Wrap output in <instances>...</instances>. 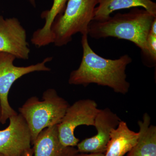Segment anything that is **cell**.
<instances>
[{"label": "cell", "mask_w": 156, "mask_h": 156, "mask_svg": "<svg viewBox=\"0 0 156 156\" xmlns=\"http://www.w3.org/2000/svg\"><path fill=\"white\" fill-rule=\"evenodd\" d=\"M29 2L30 3L31 5L33 7H36V0H28Z\"/></svg>", "instance_id": "ac0fdd59"}, {"label": "cell", "mask_w": 156, "mask_h": 156, "mask_svg": "<svg viewBox=\"0 0 156 156\" xmlns=\"http://www.w3.org/2000/svg\"><path fill=\"white\" fill-rule=\"evenodd\" d=\"M76 156H105L103 153H90L89 154L78 153Z\"/></svg>", "instance_id": "2e32d148"}, {"label": "cell", "mask_w": 156, "mask_h": 156, "mask_svg": "<svg viewBox=\"0 0 156 156\" xmlns=\"http://www.w3.org/2000/svg\"><path fill=\"white\" fill-rule=\"evenodd\" d=\"M155 18L145 9L134 8L128 13H118L104 20H92L88 35L96 39L113 37L132 42L141 50L144 57L151 62L147 40Z\"/></svg>", "instance_id": "7a4b0ae2"}, {"label": "cell", "mask_w": 156, "mask_h": 156, "mask_svg": "<svg viewBox=\"0 0 156 156\" xmlns=\"http://www.w3.org/2000/svg\"><path fill=\"white\" fill-rule=\"evenodd\" d=\"M139 135V132L130 130L126 122L120 121L117 128L111 131L105 156L125 155L136 145Z\"/></svg>", "instance_id": "8fae6325"}, {"label": "cell", "mask_w": 156, "mask_h": 156, "mask_svg": "<svg viewBox=\"0 0 156 156\" xmlns=\"http://www.w3.org/2000/svg\"><path fill=\"white\" fill-rule=\"evenodd\" d=\"M23 156H33V151L32 148L27 151L23 154Z\"/></svg>", "instance_id": "e0dca14e"}, {"label": "cell", "mask_w": 156, "mask_h": 156, "mask_svg": "<svg viewBox=\"0 0 156 156\" xmlns=\"http://www.w3.org/2000/svg\"><path fill=\"white\" fill-rule=\"evenodd\" d=\"M121 121L116 114L109 108L100 109L94 123L97 134L79 142L76 146L78 152L83 153H105L110 139L111 131L117 128Z\"/></svg>", "instance_id": "9c48e42d"}, {"label": "cell", "mask_w": 156, "mask_h": 156, "mask_svg": "<svg viewBox=\"0 0 156 156\" xmlns=\"http://www.w3.org/2000/svg\"><path fill=\"white\" fill-rule=\"evenodd\" d=\"M93 20L100 21L110 17L115 11L141 7L156 17V4L151 0H98Z\"/></svg>", "instance_id": "7c38bea8"}, {"label": "cell", "mask_w": 156, "mask_h": 156, "mask_svg": "<svg viewBox=\"0 0 156 156\" xmlns=\"http://www.w3.org/2000/svg\"><path fill=\"white\" fill-rule=\"evenodd\" d=\"M147 46L152 64L154 65L156 61V35L149 34Z\"/></svg>", "instance_id": "9a60e30c"}, {"label": "cell", "mask_w": 156, "mask_h": 156, "mask_svg": "<svg viewBox=\"0 0 156 156\" xmlns=\"http://www.w3.org/2000/svg\"><path fill=\"white\" fill-rule=\"evenodd\" d=\"M100 109L91 99H82L69 105L58 127V136L65 147H75L80 142L76 137V128L80 126H94L95 118Z\"/></svg>", "instance_id": "8992f818"}, {"label": "cell", "mask_w": 156, "mask_h": 156, "mask_svg": "<svg viewBox=\"0 0 156 156\" xmlns=\"http://www.w3.org/2000/svg\"><path fill=\"white\" fill-rule=\"evenodd\" d=\"M0 53H9L23 60L29 58L26 31L16 17L5 19L0 15Z\"/></svg>", "instance_id": "ba28073f"}, {"label": "cell", "mask_w": 156, "mask_h": 156, "mask_svg": "<svg viewBox=\"0 0 156 156\" xmlns=\"http://www.w3.org/2000/svg\"><path fill=\"white\" fill-rule=\"evenodd\" d=\"M69 105L55 89H49L43 93L42 100L32 96L19 108L30 130L32 145L43 130L60 123Z\"/></svg>", "instance_id": "3957f363"}, {"label": "cell", "mask_w": 156, "mask_h": 156, "mask_svg": "<svg viewBox=\"0 0 156 156\" xmlns=\"http://www.w3.org/2000/svg\"><path fill=\"white\" fill-rule=\"evenodd\" d=\"M149 115L145 113L138 121L139 137L127 156H156V127L151 125Z\"/></svg>", "instance_id": "4fadbf2b"}, {"label": "cell", "mask_w": 156, "mask_h": 156, "mask_svg": "<svg viewBox=\"0 0 156 156\" xmlns=\"http://www.w3.org/2000/svg\"><path fill=\"white\" fill-rule=\"evenodd\" d=\"M2 109L1 106V102H0V122H1V117H2Z\"/></svg>", "instance_id": "d6986e66"}, {"label": "cell", "mask_w": 156, "mask_h": 156, "mask_svg": "<svg viewBox=\"0 0 156 156\" xmlns=\"http://www.w3.org/2000/svg\"><path fill=\"white\" fill-rule=\"evenodd\" d=\"M98 0H68L62 14L51 26L53 43L56 47L67 44L76 34L88 35Z\"/></svg>", "instance_id": "277c9868"}, {"label": "cell", "mask_w": 156, "mask_h": 156, "mask_svg": "<svg viewBox=\"0 0 156 156\" xmlns=\"http://www.w3.org/2000/svg\"><path fill=\"white\" fill-rule=\"evenodd\" d=\"M33 145V156H76L79 153L75 147L62 144L57 125L43 130Z\"/></svg>", "instance_id": "30bf717a"}, {"label": "cell", "mask_w": 156, "mask_h": 156, "mask_svg": "<svg viewBox=\"0 0 156 156\" xmlns=\"http://www.w3.org/2000/svg\"><path fill=\"white\" fill-rule=\"evenodd\" d=\"M9 126L0 130V154L4 156H23L32 144L31 134L20 114L9 119Z\"/></svg>", "instance_id": "52a82bcc"}, {"label": "cell", "mask_w": 156, "mask_h": 156, "mask_svg": "<svg viewBox=\"0 0 156 156\" xmlns=\"http://www.w3.org/2000/svg\"><path fill=\"white\" fill-rule=\"evenodd\" d=\"M83 49L82 61L77 69L71 73L70 85L87 86L91 83L108 87L120 94H127L130 84L126 80V71L132 58L126 54L116 59L103 58L96 54L89 44L88 35L81 40Z\"/></svg>", "instance_id": "6da1fadb"}, {"label": "cell", "mask_w": 156, "mask_h": 156, "mask_svg": "<svg viewBox=\"0 0 156 156\" xmlns=\"http://www.w3.org/2000/svg\"><path fill=\"white\" fill-rule=\"evenodd\" d=\"M68 0H53L50 9L43 11L41 17L45 20L44 25L34 33L31 39V43L38 48L53 43L51 28L54 20L64 11Z\"/></svg>", "instance_id": "5bb4252c"}, {"label": "cell", "mask_w": 156, "mask_h": 156, "mask_svg": "<svg viewBox=\"0 0 156 156\" xmlns=\"http://www.w3.org/2000/svg\"><path fill=\"white\" fill-rule=\"evenodd\" d=\"M0 156H4L3 155H2V154H0Z\"/></svg>", "instance_id": "ffe728a7"}, {"label": "cell", "mask_w": 156, "mask_h": 156, "mask_svg": "<svg viewBox=\"0 0 156 156\" xmlns=\"http://www.w3.org/2000/svg\"><path fill=\"white\" fill-rule=\"evenodd\" d=\"M16 57L9 53H0V102L2 109L0 123L5 124L10 117L17 113L10 105L9 101V91L14 82L23 76L34 72L50 71L46 64L53 59L47 57L36 64L27 66L14 65Z\"/></svg>", "instance_id": "5b68a950"}]
</instances>
